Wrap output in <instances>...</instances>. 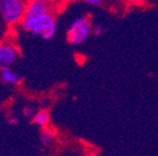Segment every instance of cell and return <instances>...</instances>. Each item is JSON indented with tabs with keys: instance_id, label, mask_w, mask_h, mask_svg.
Returning a JSON list of instances; mask_svg holds the SVG:
<instances>
[{
	"instance_id": "6da1fadb",
	"label": "cell",
	"mask_w": 158,
	"mask_h": 156,
	"mask_svg": "<svg viewBox=\"0 0 158 156\" xmlns=\"http://www.w3.org/2000/svg\"><path fill=\"white\" fill-rule=\"evenodd\" d=\"M21 26L33 35H39L43 39L54 37L57 29L56 19L51 12L47 0H29L25 8Z\"/></svg>"
},
{
	"instance_id": "7a4b0ae2",
	"label": "cell",
	"mask_w": 158,
	"mask_h": 156,
	"mask_svg": "<svg viewBox=\"0 0 158 156\" xmlns=\"http://www.w3.org/2000/svg\"><path fill=\"white\" fill-rule=\"evenodd\" d=\"M92 34L91 19L87 15L76 19L67 31V38L73 45L84 44Z\"/></svg>"
},
{
	"instance_id": "3957f363",
	"label": "cell",
	"mask_w": 158,
	"mask_h": 156,
	"mask_svg": "<svg viewBox=\"0 0 158 156\" xmlns=\"http://www.w3.org/2000/svg\"><path fill=\"white\" fill-rule=\"evenodd\" d=\"M29 0H1L2 13L1 20L7 25H13L21 22Z\"/></svg>"
},
{
	"instance_id": "277c9868",
	"label": "cell",
	"mask_w": 158,
	"mask_h": 156,
	"mask_svg": "<svg viewBox=\"0 0 158 156\" xmlns=\"http://www.w3.org/2000/svg\"><path fill=\"white\" fill-rule=\"evenodd\" d=\"M20 53L15 45L10 41H0V70L10 68L17 62Z\"/></svg>"
},
{
	"instance_id": "5b68a950",
	"label": "cell",
	"mask_w": 158,
	"mask_h": 156,
	"mask_svg": "<svg viewBox=\"0 0 158 156\" xmlns=\"http://www.w3.org/2000/svg\"><path fill=\"white\" fill-rule=\"evenodd\" d=\"M0 79L7 84H10V85H15L21 81L19 73L15 72L11 67L0 70Z\"/></svg>"
},
{
	"instance_id": "8992f818",
	"label": "cell",
	"mask_w": 158,
	"mask_h": 156,
	"mask_svg": "<svg viewBox=\"0 0 158 156\" xmlns=\"http://www.w3.org/2000/svg\"><path fill=\"white\" fill-rule=\"evenodd\" d=\"M33 122L35 124H37L39 127L44 128L47 127V124L49 122V114L46 110H40V111L35 112V115L32 118Z\"/></svg>"
},
{
	"instance_id": "52a82bcc",
	"label": "cell",
	"mask_w": 158,
	"mask_h": 156,
	"mask_svg": "<svg viewBox=\"0 0 158 156\" xmlns=\"http://www.w3.org/2000/svg\"><path fill=\"white\" fill-rule=\"evenodd\" d=\"M54 132L52 131V129H49L47 127H44L41 131V141L43 144H49L54 139Z\"/></svg>"
},
{
	"instance_id": "ba28073f",
	"label": "cell",
	"mask_w": 158,
	"mask_h": 156,
	"mask_svg": "<svg viewBox=\"0 0 158 156\" xmlns=\"http://www.w3.org/2000/svg\"><path fill=\"white\" fill-rule=\"evenodd\" d=\"M106 33V27L103 25L97 24L94 26H92V34L97 35V36H100V35L104 34Z\"/></svg>"
},
{
	"instance_id": "9c48e42d",
	"label": "cell",
	"mask_w": 158,
	"mask_h": 156,
	"mask_svg": "<svg viewBox=\"0 0 158 156\" xmlns=\"http://www.w3.org/2000/svg\"><path fill=\"white\" fill-rule=\"evenodd\" d=\"M35 112L36 111L34 110V108L30 107V106H27V107L23 108V115L27 116V117H32L33 118V116L35 115Z\"/></svg>"
},
{
	"instance_id": "30bf717a",
	"label": "cell",
	"mask_w": 158,
	"mask_h": 156,
	"mask_svg": "<svg viewBox=\"0 0 158 156\" xmlns=\"http://www.w3.org/2000/svg\"><path fill=\"white\" fill-rule=\"evenodd\" d=\"M124 1L131 6H142L146 2V0H124Z\"/></svg>"
},
{
	"instance_id": "8fae6325",
	"label": "cell",
	"mask_w": 158,
	"mask_h": 156,
	"mask_svg": "<svg viewBox=\"0 0 158 156\" xmlns=\"http://www.w3.org/2000/svg\"><path fill=\"white\" fill-rule=\"evenodd\" d=\"M80 2L87 3V5H91V6H99L101 5L102 0H78Z\"/></svg>"
},
{
	"instance_id": "7c38bea8",
	"label": "cell",
	"mask_w": 158,
	"mask_h": 156,
	"mask_svg": "<svg viewBox=\"0 0 158 156\" xmlns=\"http://www.w3.org/2000/svg\"><path fill=\"white\" fill-rule=\"evenodd\" d=\"M8 122L11 124H17L19 123V119L17 117H15V116H11V117L8 118Z\"/></svg>"
},
{
	"instance_id": "4fadbf2b",
	"label": "cell",
	"mask_w": 158,
	"mask_h": 156,
	"mask_svg": "<svg viewBox=\"0 0 158 156\" xmlns=\"http://www.w3.org/2000/svg\"><path fill=\"white\" fill-rule=\"evenodd\" d=\"M1 13H2V3H1V0H0V17H1Z\"/></svg>"
},
{
	"instance_id": "5bb4252c",
	"label": "cell",
	"mask_w": 158,
	"mask_h": 156,
	"mask_svg": "<svg viewBox=\"0 0 158 156\" xmlns=\"http://www.w3.org/2000/svg\"><path fill=\"white\" fill-rule=\"evenodd\" d=\"M47 1H49V2H51V1H55V0H47Z\"/></svg>"
},
{
	"instance_id": "9a60e30c",
	"label": "cell",
	"mask_w": 158,
	"mask_h": 156,
	"mask_svg": "<svg viewBox=\"0 0 158 156\" xmlns=\"http://www.w3.org/2000/svg\"><path fill=\"white\" fill-rule=\"evenodd\" d=\"M149 1H154V0H149Z\"/></svg>"
}]
</instances>
